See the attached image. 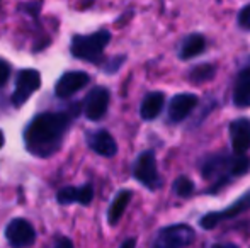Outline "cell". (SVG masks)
Here are the masks:
<instances>
[{"label":"cell","instance_id":"cell-1","mask_svg":"<svg viewBox=\"0 0 250 248\" xmlns=\"http://www.w3.org/2000/svg\"><path fill=\"white\" fill-rule=\"evenodd\" d=\"M68 126L70 116L66 113H44L34 117L24 133L27 150L38 156L53 155L62 145Z\"/></svg>","mask_w":250,"mask_h":248},{"label":"cell","instance_id":"cell-2","mask_svg":"<svg viewBox=\"0 0 250 248\" xmlns=\"http://www.w3.org/2000/svg\"><path fill=\"white\" fill-rule=\"evenodd\" d=\"M199 170L204 179L213 180L216 191L233 177H240L250 170V158L247 155H227V153H213L206 155L199 162Z\"/></svg>","mask_w":250,"mask_h":248},{"label":"cell","instance_id":"cell-3","mask_svg":"<svg viewBox=\"0 0 250 248\" xmlns=\"http://www.w3.org/2000/svg\"><path fill=\"white\" fill-rule=\"evenodd\" d=\"M111 41L109 31H97L89 36H75L72 41V53L83 61H97Z\"/></svg>","mask_w":250,"mask_h":248},{"label":"cell","instance_id":"cell-4","mask_svg":"<svg viewBox=\"0 0 250 248\" xmlns=\"http://www.w3.org/2000/svg\"><path fill=\"white\" fill-rule=\"evenodd\" d=\"M196 238V233L188 225H170L158 229L150 248H186Z\"/></svg>","mask_w":250,"mask_h":248},{"label":"cell","instance_id":"cell-5","mask_svg":"<svg viewBox=\"0 0 250 248\" xmlns=\"http://www.w3.org/2000/svg\"><path fill=\"white\" fill-rule=\"evenodd\" d=\"M133 175L142 186L148 187L150 191H157L162 186L160 173L157 169V160H155L153 152H143L138 156L133 167Z\"/></svg>","mask_w":250,"mask_h":248},{"label":"cell","instance_id":"cell-6","mask_svg":"<svg viewBox=\"0 0 250 248\" xmlns=\"http://www.w3.org/2000/svg\"><path fill=\"white\" fill-rule=\"evenodd\" d=\"M41 85V75L38 70L33 68H26L21 70L19 75H17V83H16V90L12 94V104L14 106H22Z\"/></svg>","mask_w":250,"mask_h":248},{"label":"cell","instance_id":"cell-7","mask_svg":"<svg viewBox=\"0 0 250 248\" xmlns=\"http://www.w3.org/2000/svg\"><path fill=\"white\" fill-rule=\"evenodd\" d=\"M247 209H250V191L245 192L238 201H235L231 206H228L223 211H216V212H208L201 218V226L204 229H213L214 226H218L221 221L225 219H233L237 216H240L242 212H245Z\"/></svg>","mask_w":250,"mask_h":248},{"label":"cell","instance_id":"cell-8","mask_svg":"<svg viewBox=\"0 0 250 248\" xmlns=\"http://www.w3.org/2000/svg\"><path fill=\"white\" fill-rule=\"evenodd\" d=\"M5 238L14 248H26L31 247L36 240L34 226L22 218L12 219L5 228Z\"/></svg>","mask_w":250,"mask_h":248},{"label":"cell","instance_id":"cell-9","mask_svg":"<svg viewBox=\"0 0 250 248\" xmlns=\"http://www.w3.org/2000/svg\"><path fill=\"white\" fill-rule=\"evenodd\" d=\"M109 107V90L104 87H96L85 97L83 113L90 121H99L105 116Z\"/></svg>","mask_w":250,"mask_h":248},{"label":"cell","instance_id":"cell-10","mask_svg":"<svg viewBox=\"0 0 250 248\" xmlns=\"http://www.w3.org/2000/svg\"><path fill=\"white\" fill-rule=\"evenodd\" d=\"M198 102H199V99L194 94H177L175 97H172L170 104H168V119H170L172 123H181V121H184L186 117L194 111Z\"/></svg>","mask_w":250,"mask_h":248},{"label":"cell","instance_id":"cell-11","mask_svg":"<svg viewBox=\"0 0 250 248\" xmlns=\"http://www.w3.org/2000/svg\"><path fill=\"white\" fill-rule=\"evenodd\" d=\"M231 148L235 155H245L250 148V119L240 117L230 124Z\"/></svg>","mask_w":250,"mask_h":248},{"label":"cell","instance_id":"cell-12","mask_svg":"<svg viewBox=\"0 0 250 248\" xmlns=\"http://www.w3.org/2000/svg\"><path fill=\"white\" fill-rule=\"evenodd\" d=\"M89 80H90V76L87 75L85 72H68L58 80V83H56V87H55V92L58 97L65 99V97L73 95V94H77L80 89H83V87L89 83Z\"/></svg>","mask_w":250,"mask_h":248},{"label":"cell","instance_id":"cell-13","mask_svg":"<svg viewBox=\"0 0 250 248\" xmlns=\"http://www.w3.org/2000/svg\"><path fill=\"white\" fill-rule=\"evenodd\" d=\"M94 199V189L90 184L80 187H63L58 192V202L60 204H72V202H79V204H90Z\"/></svg>","mask_w":250,"mask_h":248},{"label":"cell","instance_id":"cell-14","mask_svg":"<svg viewBox=\"0 0 250 248\" xmlns=\"http://www.w3.org/2000/svg\"><path fill=\"white\" fill-rule=\"evenodd\" d=\"M89 146L92 148V152H96L101 156H114L116 152H118V145H116L114 138L104 129L90 134Z\"/></svg>","mask_w":250,"mask_h":248},{"label":"cell","instance_id":"cell-15","mask_svg":"<svg viewBox=\"0 0 250 248\" xmlns=\"http://www.w3.org/2000/svg\"><path fill=\"white\" fill-rule=\"evenodd\" d=\"M165 106V95L162 92H150L143 97L142 106H140V114L145 121H151L160 116L162 109Z\"/></svg>","mask_w":250,"mask_h":248},{"label":"cell","instance_id":"cell-16","mask_svg":"<svg viewBox=\"0 0 250 248\" xmlns=\"http://www.w3.org/2000/svg\"><path fill=\"white\" fill-rule=\"evenodd\" d=\"M204 48H206V39H204L203 34H189L179 48V58L181 60H191V58L203 53Z\"/></svg>","mask_w":250,"mask_h":248},{"label":"cell","instance_id":"cell-17","mask_svg":"<svg viewBox=\"0 0 250 248\" xmlns=\"http://www.w3.org/2000/svg\"><path fill=\"white\" fill-rule=\"evenodd\" d=\"M129 201H131V191H119L118 195L112 199L111 206L107 211V221L109 225H118V221L121 219V216L125 214L126 208H128Z\"/></svg>","mask_w":250,"mask_h":248},{"label":"cell","instance_id":"cell-18","mask_svg":"<svg viewBox=\"0 0 250 248\" xmlns=\"http://www.w3.org/2000/svg\"><path fill=\"white\" fill-rule=\"evenodd\" d=\"M233 104L237 107H250V73L240 72L233 87Z\"/></svg>","mask_w":250,"mask_h":248},{"label":"cell","instance_id":"cell-19","mask_svg":"<svg viewBox=\"0 0 250 248\" xmlns=\"http://www.w3.org/2000/svg\"><path fill=\"white\" fill-rule=\"evenodd\" d=\"M213 76H214V66L208 65V63L194 66V68L191 70V73H189V80H191L192 83H204L213 78Z\"/></svg>","mask_w":250,"mask_h":248},{"label":"cell","instance_id":"cell-20","mask_svg":"<svg viewBox=\"0 0 250 248\" xmlns=\"http://www.w3.org/2000/svg\"><path fill=\"white\" fill-rule=\"evenodd\" d=\"M174 192L179 197H189L194 192V182L188 177H179L174 182Z\"/></svg>","mask_w":250,"mask_h":248},{"label":"cell","instance_id":"cell-21","mask_svg":"<svg viewBox=\"0 0 250 248\" xmlns=\"http://www.w3.org/2000/svg\"><path fill=\"white\" fill-rule=\"evenodd\" d=\"M237 22L244 31H250V3L249 5H245L244 9L238 12Z\"/></svg>","mask_w":250,"mask_h":248},{"label":"cell","instance_id":"cell-22","mask_svg":"<svg viewBox=\"0 0 250 248\" xmlns=\"http://www.w3.org/2000/svg\"><path fill=\"white\" fill-rule=\"evenodd\" d=\"M9 75H10V68H9V65H7L5 61L0 60V87H2L3 83L7 82V78H9Z\"/></svg>","mask_w":250,"mask_h":248},{"label":"cell","instance_id":"cell-23","mask_svg":"<svg viewBox=\"0 0 250 248\" xmlns=\"http://www.w3.org/2000/svg\"><path fill=\"white\" fill-rule=\"evenodd\" d=\"M55 248H73V243L70 238H65V236H60L55 243Z\"/></svg>","mask_w":250,"mask_h":248},{"label":"cell","instance_id":"cell-24","mask_svg":"<svg viewBox=\"0 0 250 248\" xmlns=\"http://www.w3.org/2000/svg\"><path fill=\"white\" fill-rule=\"evenodd\" d=\"M136 247V240L135 238H129V240H126L125 243H123L119 248H135Z\"/></svg>","mask_w":250,"mask_h":248},{"label":"cell","instance_id":"cell-25","mask_svg":"<svg viewBox=\"0 0 250 248\" xmlns=\"http://www.w3.org/2000/svg\"><path fill=\"white\" fill-rule=\"evenodd\" d=\"M211 248H238L235 243H216V245H213Z\"/></svg>","mask_w":250,"mask_h":248},{"label":"cell","instance_id":"cell-26","mask_svg":"<svg viewBox=\"0 0 250 248\" xmlns=\"http://www.w3.org/2000/svg\"><path fill=\"white\" fill-rule=\"evenodd\" d=\"M244 73H250V58H249V61L245 63V66H244V70H242Z\"/></svg>","mask_w":250,"mask_h":248},{"label":"cell","instance_id":"cell-27","mask_svg":"<svg viewBox=\"0 0 250 248\" xmlns=\"http://www.w3.org/2000/svg\"><path fill=\"white\" fill-rule=\"evenodd\" d=\"M3 143H5V139H3V133L0 131V148L3 146Z\"/></svg>","mask_w":250,"mask_h":248}]
</instances>
